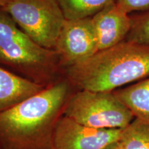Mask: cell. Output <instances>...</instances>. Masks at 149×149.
Segmentation results:
<instances>
[{"label": "cell", "instance_id": "cell-1", "mask_svg": "<svg viewBox=\"0 0 149 149\" xmlns=\"http://www.w3.org/2000/svg\"><path fill=\"white\" fill-rule=\"evenodd\" d=\"M75 91L64 76L0 113V149H55L56 126Z\"/></svg>", "mask_w": 149, "mask_h": 149}, {"label": "cell", "instance_id": "cell-2", "mask_svg": "<svg viewBox=\"0 0 149 149\" xmlns=\"http://www.w3.org/2000/svg\"><path fill=\"white\" fill-rule=\"evenodd\" d=\"M76 90L113 92L149 77V44L124 41L64 69Z\"/></svg>", "mask_w": 149, "mask_h": 149}, {"label": "cell", "instance_id": "cell-3", "mask_svg": "<svg viewBox=\"0 0 149 149\" xmlns=\"http://www.w3.org/2000/svg\"><path fill=\"white\" fill-rule=\"evenodd\" d=\"M1 66L44 87L64 77L57 52L37 44L2 8H0Z\"/></svg>", "mask_w": 149, "mask_h": 149}, {"label": "cell", "instance_id": "cell-4", "mask_svg": "<svg viewBox=\"0 0 149 149\" xmlns=\"http://www.w3.org/2000/svg\"><path fill=\"white\" fill-rule=\"evenodd\" d=\"M64 116L94 128L124 129L135 118L113 92L76 90L67 102Z\"/></svg>", "mask_w": 149, "mask_h": 149}, {"label": "cell", "instance_id": "cell-5", "mask_svg": "<svg viewBox=\"0 0 149 149\" xmlns=\"http://www.w3.org/2000/svg\"><path fill=\"white\" fill-rule=\"evenodd\" d=\"M2 8L37 44L54 50L66 20L57 0H11Z\"/></svg>", "mask_w": 149, "mask_h": 149}, {"label": "cell", "instance_id": "cell-6", "mask_svg": "<svg viewBox=\"0 0 149 149\" xmlns=\"http://www.w3.org/2000/svg\"><path fill=\"white\" fill-rule=\"evenodd\" d=\"M54 50L63 70L94 55L98 45L92 17L65 20Z\"/></svg>", "mask_w": 149, "mask_h": 149}, {"label": "cell", "instance_id": "cell-7", "mask_svg": "<svg viewBox=\"0 0 149 149\" xmlns=\"http://www.w3.org/2000/svg\"><path fill=\"white\" fill-rule=\"evenodd\" d=\"M122 129H102L78 124L63 115L54 134L55 149H104L119 141Z\"/></svg>", "mask_w": 149, "mask_h": 149}, {"label": "cell", "instance_id": "cell-8", "mask_svg": "<svg viewBox=\"0 0 149 149\" xmlns=\"http://www.w3.org/2000/svg\"><path fill=\"white\" fill-rule=\"evenodd\" d=\"M98 51L126 41L132 26L130 15L113 3L92 17Z\"/></svg>", "mask_w": 149, "mask_h": 149}, {"label": "cell", "instance_id": "cell-9", "mask_svg": "<svg viewBox=\"0 0 149 149\" xmlns=\"http://www.w3.org/2000/svg\"><path fill=\"white\" fill-rule=\"evenodd\" d=\"M45 88L0 66V113Z\"/></svg>", "mask_w": 149, "mask_h": 149}, {"label": "cell", "instance_id": "cell-10", "mask_svg": "<svg viewBox=\"0 0 149 149\" xmlns=\"http://www.w3.org/2000/svg\"><path fill=\"white\" fill-rule=\"evenodd\" d=\"M113 93L135 118L149 124V77Z\"/></svg>", "mask_w": 149, "mask_h": 149}, {"label": "cell", "instance_id": "cell-11", "mask_svg": "<svg viewBox=\"0 0 149 149\" xmlns=\"http://www.w3.org/2000/svg\"><path fill=\"white\" fill-rule=\"evenodd\" d=\"M66 19L92 17L116 0H57Z\"/></svg>", "mask_w": 149, "mask_h": 149}, {"label": "cell", "instance_id": "cell-12", "mask_svg": "<svg viewBox=\"0 0 149 149\" xmlns=\"http://www.w3.org/2000/svg\"><path fill=\"white\" fill-rule=\"evenodd\" d=\"M120 141L125 149H149V124L135 118L122 129Z\"/></svg>", "mask_w": 149, "mask_h": 149}, {"label": "cell", "instance_id": "cell-13", "mask_svg": "<svg viewBox=\"0 0 149 149\" xmlns=\"http://www.w3.org/2000/svg\"><path fill=\"white\" fill-rule=\"evenodd\" d=\"M131 29L126 41L149 44V10L130 15Z\"/></svg>", "mask_w": 149, "mask_h": 149}, {"label": "cell", "instance_id": "cell-14", "mask_svg": "<svg viewBox=\"0 0 149 149\" xmlns=\"http://www.w3.org/2000/svg\"><path fill=\"white\" fill-rule=\"evenodd\" d=\"M116 3L130 15L149 10V0H116Z\"/></svg>", "mask_w": 149, "mask_h": 149}, {"label": "cell", "instance_id": "cell-15", "mask_svg": "<svg viewBox=\"0 0 149 149\" xmlns=\"http://www.w3.org/2000/svg\"><path fill=\"white\" fill-rule=\"evenodd\" d=\"M104 149H125V148L123 146V145L121 144L120 140H119L111 143V144H109V146H107Z\"/></svg>", "mask_w": 149, "mask_h": 149}, {"label": "cell", "instance_id": "cell-16", "mask_svg": "<svg viewBox=\"0 0 149 149\" xmlns=\"http://www.w3.org/2000/svg\"><path fill=\"white\" fill-rule=\"evenodd\" d=\"M11 0H0V8H3L6 5H7Z\"/></svg>", "mask_w": 149, "mask_h": 149}]
</instances>
